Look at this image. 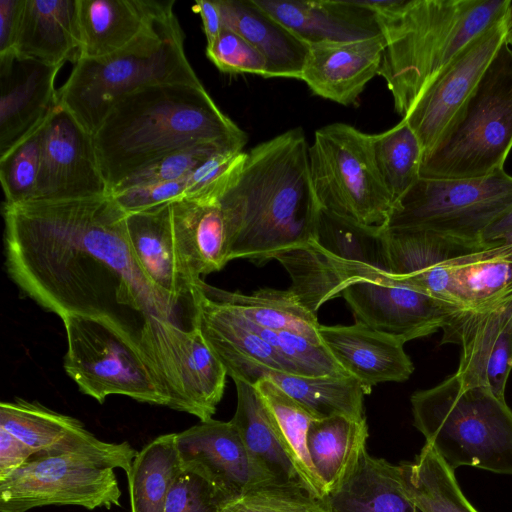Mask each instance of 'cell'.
Masks as SVG:
<instances>
[{
    "label": "cell",
    "instance_id": "cell-49",
    "mask_svg": "<svg viewBox=\"0 0 512 512\" xmlns=\"http://www.w3.org/2000/svg\"><path fill=\"white\" fill-rule=\"evenodd\" d=\"M192 10L200 15L207 45H211L218 38L223 28L217 1H196Z\"/></svg>",
    "mask_w": 512,
    "mask_h": 512
},
{
    "label": "cell",
    "instance_id": "cell-50",
    "mask_svg": "<svg viewBox=\"0 0 512 512\" xmlns=\"http://www.w3.org/2000/svg\"><path fill=\"white\" fill-rule=\"evenodd\" d=\"M482 242H512V207L485 230Z\"/></svg>",
    "mask_w": 512,
    "mask_h": 512
},
{
    "label": "cell",
    "instance_id": "cell-15",
    "mask_svg": "<svg viewBox=\"0 0 512 512\" xmlns=\"http://www.w3.org/2000/svg\"><path fill=\"white\" fill-rule=\"evenodd\" d=\"M0 427L32 447L34 457L80 458L127 474L138 453L126 441H102L78 419L21 398L0 403Z\"/></svg>",
    "mask_w": 512,
    "mask_h": 512
},
{
    "label": "cell",
    "instance_id": "cell-21",
    "mask_svg": "<svg viewBox=\"0 0 512 512\" xmlns=\"http://www.w3.org/2000/svg\"><path fill=\"white\" fill-rule=\"evenodd\" d=\"M385 39L382 34L347 42L309 45L301 79L316 95L349 106L379 75Z\"/></svg>",
    "mask_w": 512,
    "mask_h": 512
},
{
    "label": "cell",
    "instance_id": "cell-43",
    "mask_svg": "<svg viewBox=\"0 0 512 512\" xmlns=\"http://www.w3.org/2000/svg\"><path fill=\"white\" fill-rule=\"evenodd\" d=\"M222 150L232 149L217 144H201L168 154L121 181L109 194L186 177L201 163Z\"/></svg>",
    "mask_w": 512,
    "mask_h": 512
},
{
    "label": "cell",
    "instance_id": "cell-7",
    "mask_svg": "<svg viewBox=\"0 0 512 512\" xmlns=\"http://www.w3.org/2000/svg\"><path fill=\"white\" fill-rule=\"evenodd\" d=\"M512 149V49L502 44L478 85L434 147L420 178L468 179L504 169Z\"/></svg>",
    "mask_w": 512,
    "mask_h": 512
},
{
    "label": "cell",
    "instance_id": "cell-16",
    "mask_svg": "<svg viewBox=\"0 0 512 512\" xmlns=\"http://www.w3.org/2000/svg\"><path fill=\"white\" fill-rule=\"evenodd\" d=\"M511 11L475 37L402 118L419 138L424 155L441 138L505 42Z\"/></svg>",
    "mask_w": 512,
    "mask_h": 512
},
{
    "label": "cell",
    "instance_id": "cell-10",
    "mask_svg": "<svg viewBox=\"0 0 512 512\" xmlns=\"http://www.w3.org/2000/svg\"><path fill=\"white\" fill-rule=\"evenodd\" d=\"M512 207L505 170L468 179L420 178L394 205L385 228L433 231L481 244L485 230Z\"/></svg>",
    "mask_w": 512,
    "mask_h": 512
},
{
    "label": "cell",
    "instance_id": "cell-47",
    "mask_svg": "<svg viewBox=\"0 0 512 512\" xmlns=\"http://www.w3.org/2000/svg\"><path fill=\"white\" fill-rule=\"evenodd\" d=\"M36 451L17 436L0 427V481L22 467Z\"/></svg>",
    "mask_w": 512,
    "mask_h": 512
},
{
    "label": "cell",
    "instance_id": "cell-1",
    "mask_svg": "<svg viewBox=\"0 0 512 512\" xmlns=\"http://www.w3.org/2000/svg\"><path fill=\"white\" fill-rule=\"evenodd\" d=\"M126 215L110 194L4 203L6 268L60 318L112 324L152 367L170 408L191 414L185 362L199 329L198 304L172 298L148 278L129 244Z\"/></svg>",
    "mask_w": 512,
    "mask_h": 512
},
{
    "label": "cell",
    "instance_id": "cell-8",
    "mask_svg": "<svg viewBox=\"0 0 512 512\" xmlns=\"http://www.w3.org/2000/svg\"><path fill=\"white\" fill-rule=\"evenodd\" d=\"M384 229L320 208L313 239L280 253L275 260L291 279L288 289L317 314L351 284L380 281L388 274Z\"/></svg>",
    "mask_w": 512,
    "mask_h": 512
},
{
    "label": "cell",
    "instance_id": "cell-45",
    "mask_svg": "<svg viewBox=\"0 0 512 512\" xmlns=\"http://www.w3.org/2000/svg\"><path fill=\"white\" fill-rule=\"evenodd\" d=\"M232 498L200 475L182 470L171 487L165 512H220Z\"/></svg>",
    "mask_w": 512,
    "mask_h": 512
},
{
    "label": "cell",
    "instance_id": "cell-28",
    "mask_svg": "<svg viewBox=\"0 0 512 512\" xmlns=\"http://www.w3.org/2000/svg\"><path fill=\"white\" fill-rule=\"evenodd\" d=\"M224 27L250 42L265 58L266 78L301 79L309 45L252 0H216Z\"/></svg>",
    "mask_w": 512,
    "mask_h": 512
},
{
    "label": "cell",
    "instance_id": "cell-31",
    "mask_svg": "<svg viewBox=\"0 0 512 512\" xmlns=\"http://www.w3.org/2000/svg\"><path fill=\"white\" fill-rule=\"evenodd\" d=\"M450 303L458 309L489 304L512 291V242L484 243L448 262Z\"/></svg>",
    "mask_w": 512,
    "mask_h": 512
},
{
    "label": "cell",
    "instance_id": "cell-4",
    "mask_svg": "<svg viewBox=\"0 0 512 512\" xmlns=\"http://www.w3.org/2000/svg\"><path fill=\"white\" fill-rule=\"evenodd\" d=\"M385 39L379 75L404 118L479 34L507 15L511 0L362 1Z\"/></svg>",
    "mask_w": 512,
    "mask_h": 512
},
{
    "label": "cell",
    "instance_id": "cell-23",
    "mask_svg": "<svg viewBox=\"0 0 512 512\" xmlns=\"http://www.w3.org/2000/svg\"><path fill=\"white\" fill-rule=\"evenodd\" d=\"M308 45L378 36L374 12L357 0H252Z\"/></svg>",
    "mask_w": 512,
    "mask_h": 512
},
{
    "label": "cell",
    "instance_id": "cell-35",
    "mask_svg": "<svg viewBox=\"0 0 512 512\" xmlns=\"http://www.w3.org/2000/svg\"><path fill=\"white\" fill-rule=\"evenodd\" d=\"M176 433L163 434L147 443L126 474L131 512H165L171 487L182 471Z\"/></svg>",
    "mask_w": 512,
    "mask_h": 512
},
{
    "label": "cell",
    "instance_id": "cell-41",
    "mask_svg": "<svg viewBox=\"0 0 512 512\" xmlns=\"http://www.w3.org/2000/svg\"><path fill=\"white\" fill-rule=\"evenodd\" d=\"M45 121L0 156V180L5 203L16 204L35 199Z\"/></svg>",
    "mask_w": 512,
    "mask_h": 512
},
{
    "label": "cell",
    "instance_id": "cell-33",
    "mask_svg": "<svg viewBox=\"0 0 512 512\" xmlns=\"http://www.w3.org/2000/svg\"><path fill=\"white\" fill-rule=\"evenodd\" d=\"M195 285L208 298L260 327L294 332L316 344H323L317 314L303 306L289 289L261 288L252 294H243L211 286L202 278Z\"/></svg>",
    "mask_w": 512,
    "mask_h": 512
},
{
    "label": "cell",
    "instance_id": "cell-25",
    "mask_svg": "<svg viewBox=\"0 0 512 512\" xmlns=\"http://www.w3.org/2000/svg\"><path fill=\"white\" fill-rule=\"evenodd\" d=\"M131 249L148 278L172 298L197 303L195 283L179 256L173 235L171 204L126 215Z\"/></svg>",
    "mask_w": 512,
    "mask_h": 512
},
{
    "label": "cell",
    "instance_id": "cell-9",
    "mask_svg": "<svg viewBox=\"0 0 512 512\" xmlns=\"http://www.w3.org/2000/svg\"><path fill=\"white\" fill-rule=\"evenodd\" d=\"M308 158L321 208L362 225L386 227L394 202L377 168L371 134L346 123L326 125L315 131Z\"/></svg>",
    "mask_w": 512,
    "mask_h": 512
},
{
    "label": "cell",
    "instance_id": "cell-40",
    "mask_svg": "<svg viewBox=\"0 0 512 512\" xmlns=\"http://www.w3.org/2000/svg\"><path fill=\"white\" fill-rule=\"evenodd\" d=\"M246 322L279 355L295 367L298 375L305 377L351 376L336 361L324 344H316L294 332L272 330L260 327L248 320Z\"/></svg>",
    "mask_w": 512,
    "mask_h": 512
},
{
    "label": "cell",
    "instance_id": "cell-19",
    "mask_svg": "<svg viewBox=\"0 0 512 512\" xmlns=\"http://www.w3.org/2000/svg\"><path fill=\"white\" fill-rule=\"evenodd\" d=\"M52 66L15 51L0 55V156L39 127L58 104Z\"/></svg>",
    "mask_w": 512,
    "mask_h": 512
},
{
    "label": "cell",
    "instance_id": "cell-22",
    "mask_svg": "<svg viewBox=\"0 0 512 512\" xmlns=\"http://www.w3.org/2000/svg\"><path fill=\"white\" fill-rule=\"evenodd\" d=\"M216 355L232 379L255 384L261 378H268L316 419L336 415L366 418L364 397L371 393V389L352 376L305 377L274 371L236 354Z\"/></svg>",
    "mask_w": 512,
    "mask_h": 512
},
{
    "label": "cell",
    "instance_id": "cell-17",
    "mask_svg": "<svg viewBox=\"0 0 512 512\" xmlns=\"http://www.w3.org/2000/svg\"><path fill=\"white\" fill-rule=\"evenodd\" d=\"M355 322L404 344L442 329L457 309L436 297L388 281L360 280L342 294Z\"/></svg>",
    "mask_w": 512,
    "mask_h": 512
},
{
    "label": "cell",
    "instance_id": "cell-5",
    "mask_svg": "<svg viewBox=\"0 0 512 512\" xmlns=\"http://www.w3.org/2000/svg\"><path fill=\"white\" fill-rule=\"evenodd\" d=\"M168 83L202 84L186 57L184 33L173 8L123 49L102 58L78 60L58 90V100L94 134L122 98Z\"/></svg>",
    "mask_w": 512,
    "mask_h": 512
},
{
    "label": "cell",
    "instance_id": "cell-48",
    "mask_svg": "<svg viewBox=\"0 0 512 512\" xmlns=\"http://www.w3.org/2000/svg\"><path fill=\"white\" fill-rule=\"evenodd\" d=\"M25 0H0V55L15 50Z\"/></svg>",
    "mask_w": 512,
    "mask_h": 512
},
{
    "label": "cell",
    "instance_id": "cell-24",
    "mask_svg": "<svg viewBox=\"0 0 512 512\" xmlns=\"http://www.w3.org/2000/svg\"><path fill=\"white\" fill-rule=\"evenodd\" d=\"M319 334L343 369L371 390L380 383L404 382L414 371L403 342L362 323L320 325Z\"/></svg>",
    "mask_w": 512,
    "mask_h": 512
},
{
    "label": "cell",
    "instance_id": "cell-13",
    "mask_svg": "<svg viewBox=\"0 0 512 512\" xmlns=\"http://www.w3.org/2000/svg\"><path fill=\"white\" fill-rule=\"evenodd\" d=\"M442 330L441 344L461 347L457 377L505 400L512 371V291L483 306L456 309Z\"/></svg>",
    "mask_w": 512,
    "mask_h": 512
},
{
    "label": "cell",
    "instance_id": "cell-39",
    "mask_svg": "<svg viewBox=\"0 0 512 512\" xmlns=\"http://www.w3.org/2000/svg\"><path fill=\"white\" fill-rule=\"evenodd\" d=\"M227 370L198 329L192 336L185 362V387L192 415L207 421L212 419L221 401Z\"/></svg>",
    "mask_w": 512,
    "mask_h": 512
},
{
    "label": "cell",
    "instance_id": "cell-12",
    "mask_svg": "<svg viewBox=\"0 0 512 512\" xmlns=\"http://www.w3.org/2000/svg\"><path fill=\"white\" fill-rule=\"evenodd\" d=\"M121 496L114 468L74 457H33L0 481V512L50 505L111 509L121 506Z\"/></svg>",
    "mask_w": 512,
    "mask_h": 512
},
{
    "label": "cell",
    "instance_id": "cell-11",
    "mask_svg": "<svg viewBox=\"0 0 512 512\" xmlns=\"http://www.w3.org/2000/svg\"><path fill=\"white\" fill-rule=\"evenodd\" d=\"M67 336L64 369L99 403L109 395L170 408V399L142 354L112 324L84 315L61 317Z\"/></svg>",
    "mask_w": 512,
    "mask_h": 512
},
{
    "label": "cell",
    "instance_id": "cell-20",
    "mask_svg": "<svg viewBox=\"0 0 512 512\" xmlns=\"http://www.w3.org/2000/svg\"><path fill=\"white\" fill-rule=\"evenodd\" d=\"M384 240L388 268L385 279L428 293L451 306L449 260L484 244L410 228H385Z\"/></svg>",
    "mask_w": 512,
    "mask_h": 512
},
{
    "label": "cell",
    "instance_id": "cell-34",
    "mask_svg": "<svg viewBox=\"0 0 512 512\" xmlns=\"http://www.w3.org/2000/svg\"><path fill=\"white\" fill-rule=\"evenodd\" d=\"M367 438L366 418L336 415L312 421L307 447L312 466L326 495L352 473L367 450Z\"/></svg>",
    "mask_w": 512,
    "mask_h": 512
},
{
    "label": "cell",
    "instance_id": "cell-38",
    "mask_svg": "<svg viewBox=\"0 0 512 512\" xmlns=\"http://www.w3.org/2000/svg\"><path fill=\"white\" fill-rule=\"evenodd\" d=\"M371 137L377 168L395 204L420 179L423 147L405 119Z\"/></svg>",
    "mask_w": 512,
    "mask_h": 512
},
{
    "label": "cell",
    "instance_id": "cell-2",
    "mask_svg": "<svg viewBox=\"0 0 512 512\" xmlns=\"http://www.w3.org/2000/svg\"><path fill=\"white\" fill-rule=\"evenodd\" d=\"M309 145L301 127L246 152L245 161L218 198L229 260L263 265L313 239L320 205L309 170Z\"/></svg>",
    "mask_w": 512,
    "mask_h": 512
},
{
    "label": "cell",
    "instance_id": "cell-46",
    "mask_svg": "<svg viewBox=\"0 0 512 512\" xmlns=\"http://www.w3.org/2000/svg\"><path fill=\"white\" fill-rule=\"evenodd\" d=\"M188 178L138 186L110 195L126 214L171 204L187 197Z\"/></svg>",
    "mask_w": 512,
    "mask_h": 512
},
{
    "label": "cell",
    "instance_id": "cell-36",
    "mask_svg": "<svg viewBox=\"0 0 512 512\" xmlns=\"http://www.w3.org/2000/svg\"><path fill=\"white\" fill-rule=\"evenodd\" d=\"M253 385L295 462L304 488L322 501L326 493L314 471L307 447L308 430L316 418L268 378H261Z\"/></svg>",
    "mask_w": 512,
    "mask_h": 512
},
{
    "label": "cell",
    "instance_id": "cell-51",
    "mask_svg": "<svg viewBox=\"0 0 512 512\" xmlns=\"http://www.w3.org/2000/svg\"><path fill=\"white\" fill-rule=\"evenodd\" d=\"M506 41H507L508 45L510 46V48L512 49V11H511L510 26H509L508 34L506 37Z\"/></svg>",
    "mask_w": 512,
    "mask_h": 512
},
{
    "label": "cell",
    "instance_id": "cell-32",
    "mask_svg": "<svg viewBox=\"0 0 512 512\" xmlns=\"http://www.w3.org/2000/svg\"><path fill=\"white\" fill-rule=\"evenodd\" d=\"M237 405L230 420L249 455L276 483L303 486L295 462L253 384L233 379ZM304 487V486H303Z\"/></svg>",
    "mask_w": 512,
    "mask_h": 512
},
{
    "label": "cell",
    "instance_id": "cell-18",
    "mask_svg": "<svg viewBox=\"0 0 512 512\" xmlns=\"http://www.w3.org/2000/svg\"><path fill=\"white\" fill-rule=\"evenodd\" d=\"M175 442L182 470L200 475L233 497L278 484L253 461L231 421H200L176 433Z\"/></svg>",
    "mask_w": 512,
    "mask_h": 512
},
{
    "label": "cell",
    "instance_id": "cell-6",
    "mask_svg": "<svg viewBox=\"0 0 512 512\" xmlns=\"http://www.w3.org/2000/svg\"><path fill=\"white\" fill-rule=\"evenodd\" d=\"M413 424L453 471L472 466L512 475V410L483 386L455 373L410 398Z\"/></svg>",
    "mask_w": 512,
    "mask_h": 512
},
{
    "label": "cell",
    "instance_id": "cell-42",
    "mask_svg": "<svg viewBox=\"0 0 512 512\" xmlns=\"http://www.w3.org/2000/svg\"><path fill=\"white\" fill-rule=\"evenodd\" d=\"M220 512H329L301 485L267 484L229 500Z\"/></svg>",
    "mask_w": 512,
    "mask_h": 512
},
{
    "label": "cell",
    "instance_id": "cell-37",
    "mask_svg": "<svg viewBox=\"0 0 512 512\" xmlns=\"http://www.w3.org/2000/svg\"><path fill=\"white\" fill-rule=\"evenodd\" d=\"M399 466L408 494L423 512H478L462 493L454 471L429 445L414 461Z\"/></svg>",
    "mask_w": 512,
    "mask_h": 512
},
{
    "label": "cell",
    "instance_id": "cell-26",
    "mask_svg": "<svg viewBox=\"0 0 512 512\" xmlns=\"http://www.w3.org/2000/svg\"><path fill=\"white\" fill-rule=\"evenodd\" d=\"M174 4V0H76L77 61L102 58L123 49Z\"/></svg>",
    "mask_w": 512,
    "mask_h": 512
},
{
    "label": "cell",
    "instance_id": "cell-3",
    "mask_svg": "<svg viewBox=\"0 0 512 512\" xmlns=\"http://www.w3.org/2000/svg\"><path fill=\"white\" fill-rule=\"evenodd\" d=\"M109 193L121 181L176 151L217 144L243 151L246 133L216 105L203 84L168 83L118 101L93 134Z\"/></svg>",
    "mask_w": 512,
    "mask_h": 512
},
{
    "label": "cell",
    "instance_id": "cell-44",
    "mask_svg": "<svg viewBox=\"0 0 512 512\" xmlns=\"http://www.w3.org/2000/svg\"><path fill=\"white\" fill-rule=\"evenodd\" d=\"M206 55L223 73L267 76L264 56L230 28L223 26L218 38L211 45H206Z\"/></svg>",
    "mask_w": 512,
    "mask_h": 512
},
{
    "label": "cell",
    "instance_id": "cell-27",
    "mask_svg": "<svg viewBox=\"0 0 512 512\" xmlns=\"http://www.w3.org/2000/svg\"><path fill=\"white\" fill-rule=\"evenodd\" d=\"M171 219L179 256L193 280L221 270L230 261L227 227L218 201L171 203Z\"/></svg>",
    "mask_w": 512,
    "mask_h": 512
},
{
    "label": "cell",
    "instance_id": "cell-29",
    "mask_svg": "<svg viewBox=\"0 0 512 512\" xmlns=\"http://www.w3.org/2000/svg\"><path fill=\"white\" fill-rule=\"evenodd\" d=\"M329 512H423L408 494L399 465L367 450L352 473L322 500Z\"/></svg>",
    "mask_w": 512,
    "mask_h": 512
},
{
    "label": "cell",
    "instance_id": "cell-14",
    "mask_svg": "<svg viewBox=\"0 0 512 512\" xmlns=\"http://www.w3.org/2000/svg\"><path fill=\"white\" fill-rule=\"evenodd\" d=\"M106 194L109 187L99 165L93 134L58 102L44 123L34 200Z\"/></svg>",
    "mask_w": 512,
    "mask_h": 512
},
{
    "label": "cell",
    "instance_id": "cell-30",
    "mask_svg": "<svg viewBox=\"0 0 512 512\" xmlns=\"http://www.w3.org/2000/svg\"><path fill=\"white\" fill-rule=\"evenodd\" d=\"M79 47L76 0H25L15 52L63 66L77 61Z\"/></svg>",
    "mask_w": 512,
    "mask_h": 512
}]
</instances>
